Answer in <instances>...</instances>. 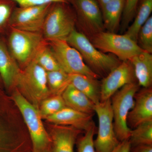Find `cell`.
Listing matches in <instances>:
<instances>
[{
  "label": "cell",
  "instance_id": "cell-19",
  "mask_svg": "<svg viewBox=\"0 0 152 152\" xmlns=\"http://www.w3.org/2000/svg\"><path fill=\"white\" fill-rule=\"evenodd\" d=\"M125 0H110L101 7L104 27L107 31L116 33L124 9Z\"/></svg>",
  "mask_w": 152,
  "mask_h": 152
},
{
  "label": "cell",
  "instance_id": "cell-33",
  "mask_svg": "<svg viewBox=\"0 0 152 152\" xmlns=\"http://www.w3.org/2000/svg\"><path fill=\"white\" fill-rule=\"evenodd\" d=\"M130 152H152V145H142L131 148Z\"/></svg>",
  "mask_w": 152,
  "mask_h": 152
},
{
  "label": "cell",
  "instance_id": "cell-24",
  "mask_svg": "<svg viewBox=\"0 0 152 152\" xmlns=\"http://www.w3.org/2000/svg\"><path fill=\"white\" fill-rule=\"evenodd\" d=\"M33 61L46 72L61 69L47 41L39 49Z\"/></svg>",
  "mask_w": 152,
  "mask_h": 152
},
{
  "label": "cell",
  "instance_id": "cell-10",
  "mask_svg": "<svg viewBox=\"0 0 152 152\" xmlns=\"http://www.w3.org/2000/svg\"><path fill=\"white\" fill-rule=\"evenodd\" d=\"M70 2L76 10V23L80 32L89 39L105 31L102 10L96 0H70Z\"/></svg>",
  "mask_w": 152,
  "mask_h": 152
},
{
  "label": "cell",
  "instance_id": "cell-16",
  "mask_svg": "<svg viewBox=\"0 0 152 152\" xmlns=\"http://www.w3.org/2000/svg\"><path fill=\"white\" fill-rule=\"evenodd\" d=\"M21 70L7 46L0 39V77L7 89L15 88V83Z\"/></svg>",
  "mask_w": 152,
  "mask_h": 152
},
{
  "label": "cell",
  "instance_id": "cell-30",
  "mask_svg": "<svg viewBox=\"0 0 152 152\" xmlns=\"http://www.w3.org/2000/svg\"><path fill=\"white\" fill-rule=\"evenodd\" d=\"M140 0H125L124 9L121 19V31H124L135 16Z\"/></svg>",
  "mask_w": 152,
  "mask_h": 152
},
{
  "label": "cell",
  "instance_id": "cell-18",
  "mask_svg": "<svg viewBox=\"0 0 152 152\" xmlns=\"http://www.w3.org/2000/svg\"><path fill=\"white\" fill-rule=\"evenodd\" d=\"M66 107L91 115L95 113V104L89 98L70 84L61 94Z\"/></svg>",
  "mask_w": 152,
  "mask_h": 152
},
{
  "label": "cell",
  "instance_id": "cell-6",
  "mask_svg": "<svg viewBox=\"0 0 152 152\" xmlns=\"http://www.w3.org/2000/svg\"><path fill=\"white\" fill-rule=\"evenodd\" d=\"M64 3L52 4L47 14L42 34L47 41L64 40L75 29L76 17Z\"/></svg>",
  "mask_w": 152,
  "mask_h": 152
},
{
  "label": "cell",
  "instance_id": "cell-2",
  "mask_svg": "<svg viewBox=\"0 0 152 152\" xmlns=\"http://www.w3.org/2000/svg\"><path fill=\"white\" fill-rule=\"evenodd\" d=\"M12 99L20 112L28 130L31 152H51L52 142L38 109L15 89Z\"/></svg>",
  "mask_w": 152,
  "mask_h": 152
},
{
  "label": "cell",
  "instance_id": "cell-27",
  "mask_svg": "<svg viewBox=\"0 0 152 152\" xmlns=\"http://www.w3.org/2000/svg\"><path fill=\"white\" fill-rule=\"evenodd\" d=\"M137 44L145 52L152 53V17L148 19L139 31Z\"/></svg>",
  "mask_w": 152,
  "mask_h": 152
},
{
  "label": "cell",
  "instance_id": "cell-25",
  "mask_svg": "<svg viewBox=\"0 0 152 152\" xmlns=\"http://www.w3.org/2000/svg\"><path fill=\"white\" fill-rule=\"evenodd\" d=\"M66 107L61 95H54L43 101L38 110L42 119L46 120Z\"/></svg>",
  "mask_w": 152,
  "mask_h": 152
},
{
  "label": "cell",
  "instance_id": "cell-17",
  "mask_svg": "<svg viewBox=\"0 0 152 152\" xmlns=\"http://www.w3.org/2000/svg\"><path fill=\"white\" fill-rule=\"evenodd\" d=\"M130 61L134 67L136 79L139 86L144 88L151 87L152 53L143 51L132 58Z\"/></svg>",
  "mask_w": 152,
  "mask_h": 152
},
{
  "label": "cell",
  "instance_id": "cell-23",
  "mask_svg": "<svg viewBox=\"0 0 152 152\" xmlns=\"http://www.w3.org/2000/svg\"><path fill=\"white\" fill-rule=\"evenodd\" d=\"M47 80L51 96L61 95L70 84L69 74L61 69L47 72Z\"/></svg>",
  "mask_w": 152,
  "mask_h": 152
},
{
  "label": "cell",
  "instance_id": "cell-12",
  "mask_svg": "<svg viewBox=\"0 0 152 152\" xmlns=\"http://www.w3.org/2000/svg\"><path fill=\"white\" fill-rule=\"evenodd\" d=\"M137 82L130 61H122L101 82V102L111 99L115 93L125 85Z\"/></svg>",
  "mask_w": 152,
  "mask_h": 152
},
{
  "label": "cell",
  "instance_id": "cell-7",
  "mask_svg": "<svg viewBox=\"0 0 152 152\" xmlns=\"http://www.w3.org/2000/svg\"><path fill=\"white\" fill-rule=\"evenodd\" d=\"M94 46L104 53L115 56L120 61H130L143 51L137 42L129 36L108 31L101 32L89 39Z\"/></svg>",
  "mask_w": 152,
  "mask_h": 152
},
{
  "label": "cell",
  "instance_id": "cell-35",
  "mask_svg": "<svg viewBox=\"0 0 152 152\" xmlns=\"http://www.w3.org/2000/svg\"><path fill=\"white\" fill-rule=\"evenodd\" d=\"M1 81H2V80H1V77H0V82H1Z\"/></svg>",
  "mask_w": 152,
  "mask_h": 152
},
{
  "label": "cell",
  "instance_id": "cell-11",
  "mask_svg": "<svg viewBox=\"0 0 152 152\" xmlns=\"http://www.w3.org/2000/svg\"><path fill=\"white\" fill-rule=\"evenodd\" d=\"M52 4L15 7L11 15L9 27L26 31L42 33L45 19Z\"/></svg>",
  "mask_w": 152,
  "mask_h": 152
},
{
  "label": "cell",
  "instance_id": "cell-34",
  "mask_svg": "<svg viewBox=\"0 0 152 152\" xmlns=\"http://www.w3.org/2000/svg\"><path fill=\"white\" fill-rule=\"evenodd\" d=\"M96 1L98 3L99 5L101 7H102V6H103L105 4L109 1L110 0H96Z\"/></svg>",
  "mask_w": 152,
  "mask_h": 152
},
{
  "label": "cell",
  "instance_id": "cell-22",
  "mask_svg": "<svg viewBox=\"0 0 152 152\" xmlns=\"http://www.w3.org/2000/svg\"><path fill=\"white\" fill-rule=\"evenodd\" d=\"M129 140L131 148L152 145V121L142 123L132 129Z\"/></svg>",
  "mask_w": 152,
  "mask_h": 152
},
{
  "label": "cell",
  "instance_id": "cell-26",
  "mask_svg": "<svg viewBox=\"0 0 152 152\" xmlns=\"http://www.w3.org/2000/svg\"><path fill=\"white\" fill-rule=\"evenodd\" d=\"M1 118L0 117V152H20L17 135L11 134L6 129Z\"/></svg>",
  "mask_w": 152,
  "mask_h": 152
},
{
  "label": "cell",
  "instance_id": "cell-5",
  "mask_svg": "<svg viewBox=\"0 0 152 152\" xmlns=\"http://www.w3.org/2000/svg\"><path fill=\"white\" fill-rule=\"evenodd\" d=\"M8 48L20 68L32 61L41 47L47 40L41 32H32L10 28Z\"/></svg>",
  "mask_w": 152,
  "mask_h": 152
},
{
  "label": "cell",
  "instance_id": "cell-15",
  "mask_svg": "<svg viewBox=\"0 0 152 152\" xmlns=\"http://www.w3.org/2000/svg\"><path fill=\"white\" fill-rule=\"evenodd\" d=\"M93 115L66 107L46 120L50 124L71 126L86 132L95 125L93 121Z\"/></svg>",
  "mask_w": 152,
  "mask_h": 152
},
{
  "label": "cell",
  "instance_id": "cell-3",
  "mask_svg": "<svg viewBox=\"0 0 152 152\" xmlns=\"http://www.w3.org/2000/svg\"><path fill=\"white\" fill-rule=\"evenodd\" d=\"M14 89L37 109L43 101L51 96L47 83V72L34 61L21 69Z\"/></svg>",
  "mask_w": 152,
  "mask_h": 152
},
{
  "label": "cell",
  "instance_id": "cell-8",
  "mask_svg": "<svg viewBox=\"0 0 152 152\" xmlns=\"http://www.w3.org/2000/svg\"><path fill=\"white\" fill-rule=\"evenodd\" d=\"M99 121L97 136L94 140L96 152H110L119 144L114 129L111 99L95 104Z\"/></svg>",
  "mask_w": 152,
  "mask_h": 152
},
{
  "label": "cell",
  "instance_id": "cell-9",
  "mask_svg": "<svg viewBox=\"0 0 152 152\" xmlns=\"http://www.w3.org/2000/svg\"><path fill=\"white\" fill-rule=\"evenodd\" d=\"M48 42L61 69L69 75L80 74L99 78L86 64L79 52L66 40H53Z\"/></svg>",
  "mask_w": 152,
  "mask_h": 152
},
{
  "label": "cell",
  "instance_id": "cell-31",
  "mask_svg": "<svg viewBox=\"0 0 152 152\" xmlns=\"http://www.w3.org/2000/svg\"><path fill=\"white\" fill-rule=\"evenodd\" d=\"M15 4H18L19 7H25L41 5L48 4L54 3H64L68 4L70 0H11Z\"/></svg>",
  "mask_w": 152,
  "mask_h": 152
},
{
  "label": "cell",
  "instance_id": "cell-4",
  "mask_svg": "<svg viewBox=\"0 0 152 152\" xmlns=\"http://www.w3.org/2000/svg\"><path fill=\"white\" fill-rule=\"evenodd\" d=\"M137 83L125 85L111 98L115 133L118 140H128L132 129L127 124L129 113L134 104V96L139 90Z\"/></svg>",
  "mask_w": 152,
  "mask_h": 152
},
{
  "label": "cell",
  "instance_id": "cell-13",
  "mask_svg": "<svg viewBox=\"0 0 152 152\" xmlns=\"http://www.w3.org/2000/svg\"><path fill=\"white\" fill-rule=\"evenodd\" d=\"M149 121H152L151 87L143 88L136 93L134 104L128 115L127 124L130 129H134L142 123Z\"/></svg>",
  "mask_w": 152,
  "mask_h": 152
},
{
  "label": "cell",
  "instance_id": "cell-29",
  "mask_svg": "<svg viewBox=\"0 0 152 152\" xmlns=\"http://www.w3.org/2000/svg\"><path fill=\"white\" fill-rule=\"evenodd\" d=\"M15 3L11 0H0V33L9 27V22Z\"/></svg>",
  "mask_w": 152,
  "mask_h": 152
},
{
  "label": "cell",
  "instance_id": "cell-1",
  "mask_svg": "<svg viewBox=\"0 0 152 152\" xmlns=\"http://www.w3.org/2000/svg\"><path fill=\"white\" fill-rule=\"evenodd\" d=\"M66 41L79 52L86 64L100 77H105L121 62L114 55L106 54L98 50L88 38L76 29Z\"/></svg>",
  "mask_w": 152,
  "mask_h": 152
},
{
  "label": "cell",
  "instance_id": "cell-20",
  "mask_svg": "<svg viewBox=\"0 0 152 152\" xmlns=\"http://www.w3.org/2000/svg\"><path fill=\"white\" fill-rule=\"evenodd\" d=\"M69 78L70 84L83 93L95 104L101 102V83L98 79L80 74L69 75Z\"/></svg>",
  "mask_w": 152,
  "mask_h": 152
},
{
  "label": "cell",
  "instance_id": "cell-32",
  "mask_svg": "<svg viewBox=\"0 0 152 152\" xmlns=\"http://www.w3.org/2000/svg\"><path fill=\"white\" fill-rule=\"evenodd\" d=\"M131 146L129 139L120 142L118 145L110 152H130Z\"/></svg>",
  "mask_w": 152,
  "mask_h": 152
},
{
  "label": "cell",
  "instance_id": "cell-28",
  "mask_svg": "<svg viewBox=\"0 0 152 152\" xmlns=\"http://www.w3.org/2000/svg\"><path fill=\"white\" fill-rule=\"evenodd\" d=\"M95 125L79 137L76 142L77 152H96L94 145V136L96 134Z\"/></svg>",
  "mask_w": 152,
  "mask_h": 152
},
{
  "label": "cell",
  "instance_id": "cell-21",
  "mask_svg": "<svg viewBox=\"0 0 152 152\" xmlns=\"http://www.w3.org/2000/svg\"><path fill=\"white\" fill-rule=\"evenodd\" d=\"M152 12V0H140L134 21L125 33L137 42L139 31L151 17Z\"/></svg>",
  "mask_w": 152,
  "mask_h": 152
},
{
  "label": "cell",
  "instance_id": "cell-14",
  "mask_svg": "<svg viewBox=\"0 0 152 152\" xmlns=\"http://www.w3.org/2000/svg\"><path fill=\"white\" fill-rule=\"evenodd\" d=\"M52 142L51 152H74V147L83 131L71 126L50 124L48 131Z\"/></svg>",
  "mask_w": 152,
  "mask_h": 152
}]
</instances>
